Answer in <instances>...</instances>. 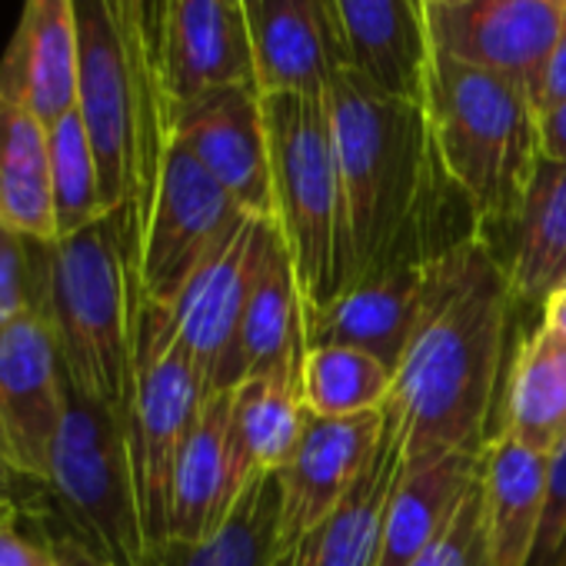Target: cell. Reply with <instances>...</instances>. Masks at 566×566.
<instances>
[{
  "mask_svg": "<svg viewBox=\"0 0 566 566\" xmlns=\"http://www.w3.org/2000/svg\"><path fill=\"white\" fill-rule=\"evenodd\" d=\"M240 4H243V18H250L260 8V0H240Z\"/></svg>",
  "mask_w": 566,
  "mask_h": 566,
  "instance_id": "b9f144b4",
  "label": "cell"
},
{
  "mask_svg": "<svg viewBox=\"0 0 566 566\" xmlns=\"http://www.w3.org/2000/svg\"><path fill=\"white\" fill-rule=\"evenodd\" d=\"M536 114H546L559 104H566V24L543 64V74H539V87H536Z\"/></svg>",
  "mask_w": 566,
  "mask_h": 566,
  "instance_id": "d590c367",
  "label": "cell"
},
{
  "mask_svg": "<svg viewBox=\"0 0 566 566\" xmlns=\"http://www.w3.org/2000/svg\"><path fill=\"white\" fill-rule=\"evenodd\" d=\"M350 67L397 97L423 101L430 41L420 0H334Z\"/></svg>",
  "mask_w": 566,
  "mask_h": 566,
  "instance_id": "44dd1931",
  "label": "cell"
},
{
  "mask_svg": "<svg viewBox=\"0 0 566 566\" xmlns=\"http://www.w3.org/2000/svg\"><path fill=\"white\" fill-rule=\"evenodd\" d=\"M67 410V374L54 327L31 311L0 331V437L31 486L48 483V460Z\"/></svg>",
  "mask_w": 566,
  "mask_h": 566,
  "instance_id": "8fae6325",
  "label": "cell"
},
{
  "mask_svg": "<svg viewBox=\"0 0 566 566\" xmlns=\"http://www.w3.org/2000/svg\"><path fill=\"white\" fill-rule=\"evenodd\" d=\"M44 240L0 223V331L31 311H44Z\"/></svg>",
  "mask_w": 566,
  "mask_h": 566,
  "instance_id": "1f68e13d",
  "label": "cell"
},
{
  "mask_svg": "<svg viewBox=\"0 0 566 566\" xmlns=\"http://www.w3.org/2000/svg\"><path fill=\"white\" fill-rule=\"evenodd\" d=\"M304 321L307 314L297 291L291 253L283 247L280 230H273L240 327V354H237L240 384L247 377L270 374L276 367L301 364L307 354Z\"/></svg>",
  "mask_w": 566,
  "mask_h": 566,
  "instance_id": "484cf974",
  "label": "cell"
},
{
  "mask_svg": "<svg viewBox=\"0 0 566 566\" xmlns=\"http://www.w3.org/2000/svg\"><path fill=\"white\" fill-rule=\"evenodd\" d=\"M301 364L247 377L233 387V437L253 473L283 470L297 453L307 423Z\"/></svg>",
  "mask_w": 566,
  "mask_h": 566,
  "instance_id": "83f0119b",
  "label": "cell"
},
{
  "mask_svg": "<svg viewBox=\"0 0 566 566\" xmlns=\"http://www.w3.org/2000/svg\"><path fill=\"white\" fill-rule=\"evenodd\" d=\"M280 530V476L260 470L247 480L240 500L207 539H164L150 549L147 566H287Z\"/></svg>",
  "mask_w": 566,
  "mask_h": 566,
  "instance_id": "d4e9b609",
  "label": "cell"
},
{
  "mask_svg": "<svg viewBox=\"0 0 566 566\" xmlns=\"http://www.w3.org/2000/svg\"><path fill=\"white\" fill-rule=\"evenodd\" d=\"M403 427L397 410L384 403V430L367 470L331 510V516H324L304 539L291 546L287 566H374L387 506L403 476Z\"/></svg>",
  "mask_w": 566,
  "mask_h": 566,
  "instance_id": "ac0fdd59",
  "label": "cell"
},
{
  "mask_svg": "<svg viewBox=\"0 0 566 566\" xmlns=\"http://www.w3.org/2000/svg\"><path fill=\"white\" fill-rule=\"evenodd\" d=\"M483 453H447L427 467L407 470L390 496L380 553L374 566H410L453 520L463 496L480 476Z\"/></svg>",
  "mask_w": 566,
  "mask_h": 566,
  "instance_id": "cb8c5ba5",
  "label": "cell"
},
{
  "mask_svg": "<svg viewBox=\"0 0 566 566\" xmlns=\"http://www.w3.org/2000/svg\"><path fill=\"white\" fill-rule=\"evenodd\" d=\"M430 51L516 81L536 97L543 64L566 24L553 0H423Z\"/></svg>",
  "mask_w": 566,
  "mask_h": 566,
  "instance_id": "30bf717a",
  "label": "cell"
},
{
  "mask_svg": "<svg viewBox=\"0 0 566 566\" xmlns=\"http://www.w3.org/2000/svg\"><path fill=\"white\" fill-rule=\"evenodd\" d=\"M384 430V410L317 417L307 410L304 437L280 476V530L287 549L304 539L347 496L367 470Z\"/></svg>",
  "mask_w": 566,
  "mask_h": 566,
  "instance_id": "4fadbf2b",
  "label": "cell"
},
{
  "mask_svg": "<svg viewBox=\"0 0 566 566\" xmlns=\"http://www.w3.org/2000/svg\"><path fill=\"white\" fill-rule=\"evenodd\" d=\"M24 516V506L8 500V496H0V526H18V520Z\"/></svg>",
  "mask_w": 566,
  "mask_h": 566,
  "instance_id": "60d3db41",
  "label": "cell"
},
{
  "mask_svg": "<svg viewBox=\"0 0 566 566\" xmlns=\"http://www.w3.org/2000/svg\"><path fill=\"white\" fill-rule=\"evenodd\" d=\"M0 496H8V500L21 503V506H24V513H34L31 506H34L41 496L48 500V490L31 486L28 480H21V476H18V470H14V467H11V460H8L4 437H0Z\"/></svg>",
  "mask_w": 566,
  "mask_h": 566,
  "instance_id": "8d00e7d4",
  "label": "cell"
},
{
  "mask_svg": "<svg viewBox=\"0 0 566 566\" xmlns=\"http://www.w3.org/2000/svg\"><path fill=\"white\" fill-rule=\"evenodd\" d=\"M410 566H486V533H483V500L480 476L473 490L457 506L453 520Z\"/></svg>",
  "mask_w": 566,
  "mask_h": 566,
  "instance_id": "d6a6232c",
  "label": "cell"
},
{
  "mask_svg": "<svg viewBox=\"0 0 566 566\" xmlns=\"http://www.w3.org/2000/svg\"><path fill=\"white\" fill-rule=\"evenodd\" d=\"M549 457L516 443L506 433H490L480 457V500L486 533V566H526Z\"/></svg>",
  "mask_w": 566,
  "mask_h": 566,
  "instance_id": "7402d4cb",
  "label": "cell"
},
{
  "mask_svg": "<svg viewBox=\"0 0 566 566\" xmlns=\"http://www.w3.org/2000/svg\"><path fill=\"white\" fill-rule=\"evenodd\" d=\"M539 154L566 164V104L539 114Z\"/></svg>",
  "mask_w": 566,
  "mask_h": 566,
  "instance_id": "74e56055",
  "label": "cell"
},
{
  "mask_svg": "<svg viewBox=\"0 0 566 566\" xmlns=\"http://www.w3.org/2000/svg\"><path fill=\"white\" fill-rule=\"evenodd\" d=\"M207 400L203 377L174 334L170 311L140 304L127 447L147 549L170 539V500L180 450Z\"/></svg>",
  "mask_w": 566,
  "mask_h": 566,
  "instance_id": "52a82bcc",
  "label": "cell"
},
{
  "mask_svg": "<svg viewBox=\"0 0 566 566\" xmlns=\"http://www.w3.org/2000/svg\"><path fill=\"white\" fill-rule=\"evenodd\" d=\"M253 470L233 437V390L210 394L180 450L170 500V539H207L223 526Z\"/></svg>",
  "mask_w": 566,
  "mask_h": 566,
  "instance_id": "e0dca14e",
  "label": "cell"
},
{
  "mask_svg": "<svg viewBox=\"0 0 566 566\" xmlns=\"http://www.w3.org/2000/svg\"><path fill=\"white\" fill-rule=\"evenodd\" d=\"M247 31L260 94H327L350 64L334 0H260Z\"/></svg>",
  "mask_w": 566,
  "mask_h": 566,
  "instance_id": "5bb4252c",
  "label": "cell"
},
{
  "mask_svg": "<svg viewBox=\"0 0 566 566\" xmlns=\"http://www.w3.org/2000/svg\"><path fill=\"white\" fill-rule=\"evenodd\" d=\"M164 44L174 111L213 87L253 81L250 31L240 0H167Z\"/></svg>",
  "mask_w": 566,
  "mask_h": 566,
  "instance_id": "d6986e66",
  "label": "cell"
},
{
  "mask_svg": "<svg viewBox=\"0 0 566 566\" xmlns=\"http://www.w3.org/2000/svg\"><path fill=\"white\" fill-rule=\"evenodd\" d=\"M506 247L493 250L510 297L520 307H543L546 297L566 276V164L539 157L530 187L510 217L506 227L496 230ZM490 233L486 240H493Z\"/></svg>",
  "mask_w": 566,
  "mask_h": 566,
  "instance_id": "ffe728a7",
  "label": "cell"
},
{
  "mask_svg": "<svg viewBox=\"0 0 566 566\" xmlns=\"http://www.w3.org/2000/svg\"><path fill=\"white\" fill-rule=\"evenodd\" d=\"M553 4H566V0H553Z\"/></svg>",
  "mask_w": 566,
  "mask_h": 566,
  "instance_id": "7bdbcfd3",
  "label": "cell"
},
{
  "mask_svg": "<svg viewBox=\"0 0 566 566\" xmlns=\"http://www.w3.org/2000/svg\"><path fill=\"white\" fill-rule=\"evenodd\" d=\"M273 230L276 220L247 217L237 233L197 266L180 297L167 307L177 340L203 377L207 397L240 384V327Z\"/></svg>",
  "mask_w": 566,
  "mask_h": 566,
  "instance_id": "9c48e42d",
  "label": "cell"
},
{
  "mask_svg": "<svg viewBox=\"0 0 566 566\" xmlns=\"http://www.w3.org/2000/svg\"><path fill=\"white\" fill-rule=\"evenodd\" d=\"M77 0H24L18 31L0 57V97L34 111L44 127L77 111Z\"/></svg>",
  "mask_w": 566,
  "mask_h": 566,
  "instance_id": "9a60e30c",
  "label": "cell"
},
{
  "mask_svg": "<svg viewBox=\"0 0 566 566\" xmlns=\"http://www.w3.org/2000/svg\"><path fill=\"white\" fill-rule=\"evenodd\" d=\"M526 566H566V440L549 453L543 510Z\"/></svg>",
  "mask_w": 566,
  "mask_h": 566,
  "instance_id": "836d02e7",
  "label": "cell"
},
{
  "mask_svg": "<svg viewBox=\"0 0 566 566\" xmlns=\"http://www.w3.org/2000/svg\"><path fill=\"white\" fill-rule=\"evenodd\" d=\"M111 21L120 34L134 87H137V104H140V127H144V147L147 160L154 170V187L157 174L164 164V154L170 147V130H174V104L167 94V0H104Z\"/></svg>",
  "mask_w": 566,
  "mask_h": 566,
  "instance_id": "f1b7e54d",
  "label": "cell"
},
{
  "mask_svg": "<svg viewBox=\"0 0 566 566\" xmlns=\"http://www.w3.org/2000/svg\"><path fill=\"white\" fill-rule=\"evenodd\" d=\"M397 370L354 347H311L301 364L304 407L317 417H354L384 410Z\"/></svg>",
  "mask_w": 566,
  "mask_h": 566,
  "instance_id": "f546056e",
  "label": "cell"
},
{
  "mask_svg": "<svg viewBox=\"0 0 566 566\" xmlns=\"http://www.w3.org/2000/svg\"><path fill=\"white\" fill-rule=\"evenodd\" d=\"M0 223L44 243L57 240L48 127L8 97H0Z\"/></svg>",
  "mask_w": 566,
  "mask_h": 566,
  "instance_id": "4316f807",
  "label": "cell"
},
{
  "mask_svg": "<svg viewBox=\"0 0 566 566\" xmlns=\"http://www.w3.org/2000/svg\"><path fill=\"white\" fill-rule=\"evenodd\" d=\"M44 490L67 520V533L111 566H147L127 413L67 384V410L51 447Z\"/></svg>",
  "mask_w": 566,
  "mask_h": 566,
  "instance_id": "8992f818",
  "label": "cell"
},
{
  "mask_svg": "<svg viewBox=\"0 0 566 566\" xmlns=\"http://www.w3.org/2000/svg\"><path fill=\"white\" fill-rule=\"evenodd\" d=\"M496 433L546 457L566 440V337L546 321L513 354Z\"/></svg>",
  "mask_w": 566,
  "mask_h": 566,
  "instance_id": "603a6c76",
  "label": "cell"
},
{
  "mask_svg": "<svg viewBox=\"0 0 566 566\" xmlns=\"http://www.w3.org/2000/svg\"><path fill=\"white\" fill-rule=\"evenodd\" d=\"M0 566H57L51 539H31L18 526H0Z\"/></svg>",
  "mask_w": 566,
  "mask_h": 566,
  "instance_id": "e575fe53",
  "label": "cell"
},
{
  "mask_svg": "<svg viewBox=\"0 0 566 566\" xmlns=\"http://www.w3.org/2000/svg\"><path fill=\"white\" fill-rule=\"evenodd\" d=\"M423 107L433 154L473 210L480 237L516 213L539 164V114L530 91L500 74L430 54Z\"/></svg>",
  "mask_w": 566,
  "mask_h": 566,
  "instance_id": "277c9868",
  "label": "cell"
},
{
  "mask_svg": "<svg viewBox=\"0 0 566 566\" xmlns=\"http://www.w3.org/2000/svg\"><path fill=\"white\" fill-rule=\"evenodd\" d=\"M510 304L506 273L480 233L430 260L420 317L387 400L403 427L407 470L457 450L483 453Z\"/></svg>",
  "mask_w": 566,
  "mask_h": 566,
  "instance_id": "7a4b0ae2",
  "label": "cell"
},
{
  "mask_svg": "<svg viewBox=\"0 0 566 566\" xmlns=\"http://www.w3.org/2000/svg\"><path fill=\"white\" fill-rule=\"evenodd\" d=\"M420 4H423V0H420Z\"/></svg>",
  "mask_w": 566,
  "mask_h": 566,
  "instance_id": "ee69618b",
  "label": "cell"
},
{
  "mask_svg": "<svg viewBox=\"0 0 566 566\" xmlns=\"http://www.w3.org/2000/svg\"><path fill=\"white\" fill-rule=\"evenodd\" d=\"M247 217L250 213L170 140L137 237L140 304L170 307L197 266L230 240Z\"/></svg>",
  "mask_w": 566,
  "mask_h": 566,
  "instance_id": "ba28073f",
  "label": "cell"
},
{
  "mask_svg": "<svg viewBox=\"0 0 566 566\" xmlns=\"http://www.w3.org/2000/svg\"><path fill=\"white\" fill-rule=\"evenodd\" d=\"M273 220L291 253L304 314L314 317L344 287L340 170L327 94H263Z\"/></svg>",
  "mask_w": 566,
  "mask_h": 566,
  "instance_id": "5b68a950",
  "label": "cell"
},
{
  "mask_svg": "<svg viewBox=\"0 0 566 566\" xmlns=\"http://www.w3.org/2000/svg\"><path fill=\"white\" fill-rule=\"evenodd\" d=\"M44 314L67 384L127 413L137 364L140 291L120 213L48 243Z\"/></svg>",
  "mask_w": 566,
  "mask_h": 566,
  "instance_id": "3957f363",
  "label": "cell"
},
{
  "mask_svg": "<svg viewBox=\"0 0 566 566\" xmlns=\"http://www.w3.org/2000/svg\"><path fill=\"white\" fill-rule=\"evenodd\" d=\"M177 140L250 217L273 220L263 94L253 81L213 87L174 111Z\"/></svg>",
  "mask_w": 566,
  "mask_h": 566,
  "instance_id": "7c38bea8",
  "label": "cell"
},
{
  "mask_svg": "<svg viewBox=\"0 0 566 566\" xmlns=\"http://www.w3.org/2000/svg\"><path fill=\"white\" fill-rule=\"evenodd\" d=\"M51 144V190H54V223L57 240L71 237L101 217H107L97 160L77 111L48 127Z\"/></svg>",
  "mask_w": 566,
  "mask_h": 566,
  "instance_id": "4dcf8cb0",
  "label": "cell"
},
{
  "mask_svg": "<svg viewBox=\"0 0 566 566\" xmlns=\"http://www.w3.org/2000/svg\"><path fill=\"white\" fill-rule=\"evenodd\" d=\"M327 101L340 170V291L476 233L453 230V210L470 203L440 170L423 101L387 94L350 64L331 77Z\"/></svg>",
  "mask_w": 566,
  "mask_h": 566,
  "instance_id": "6da1fadb",
  "label": "cell"
},
{
  "mask_svg": "<svg viewBox=\"0 0 566 566\" xmlns=\"http://www.w3.org/2000/svg\"><path fill=\"white\" fill-rule=\"evenodd\" d=\"M427 263H400L350 283L321 314L304 321V340L311 347H354L387 367H400V357L413 337Z\"/></svg>",
  "mask_w": 566,
  "mask_h": 566,
  "instance_id": "2e32d148",
  "label": "cell"
},
{
  "mask_svg": "<svg viewBox=\"0 0 566 566\" xmlns=\"http://www.w3.org/2000/svg\"><path fill=\"white\" fill-rule=\"evenodd\" d=\"M48 539H51V549H54L57 566H111L104 556H97L87 543H81L71 533H54Z\"/></svg>",
  "mask_w": 566,
  "mask_h": 566,
  "instance_id": "f35d334b",
  "label": "cell"
},
{
  "mask_svg": "<svg viewBox=\"0 0 566 566\" xmlns=\"http://www.w3.org/2000/svg\"><path fill=\"white\" fill-rule=\"evenodd\" d=\"M539 321H546L549 327H556L566 337V276L559 287L546 297V304L539 307Z\"/></svg>",
  "mask_w": 566,
  "mask_h": 566,
  "instance_id": "ab89813d",
  "label": "cell"
}]
</instances>
